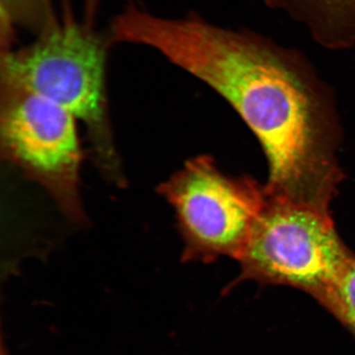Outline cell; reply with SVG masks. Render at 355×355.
<instances>
[{"label":"cell","instance_id":"cell-10","mask_svg":"<svg viewBox=\"0 0 355 355\" xmlns=\"http://www.w3.org/2000/svg\"><path fill=\"white\" fill-rule=\"evenodd\" d=\"M1 355H7L6 352V349H2Z\"/></svg>","mask_w":355,"mask_h":355},{"label":"cell","instance_id":"cell-9","mask_svg":"<svg viewBox=\"0 0 355 355\" xmlns=\"http://www.w3.org/2000/svg\"><path fill=\"white\" fill-rule=\"evenodd\" d=\"M101 0H84L85 2L86 18L89 23H94L96 9Z\"/></svg>","mask_w":355,"mask_h":355},{"label":"cell","instance_id":"cell-4","mask_svg":"<svg viewBox=\"0 0 355 355\" xmlns=\"http://www.w3.org/2000/svg\"><path fill=\"white\" fill-rule=\"evenodd\" d=\"M157 191L173 210L188 263L238 261L266 202L265 184L225 174L205 154L189 159Z\"/></svg>","mask_w":355,"mask_h":355},{"label":"cell","instance_id":"cell-1","mask_svg":"<svg viewBox=\"0 0 355 355\" xmlns=\"http://www.w3.org/2000/svg\"><path fill=\"white\" fill-rule=\"evenodd\" d=\"M111 37L158 51L235 109L265 153L268 198L331 214L345 179L340 120L330 87L300 51L247 28L135 6L114 18Z\"/></svg>","mask_w":355,"mask_h":355},{"label":"cell","instance_id":"cell-2","mask_svg":"<svg viewBox=\"0 0 355 355\" xmlns=\"http://www.w3.org/2000/svg\"><path fill=\"white\" fill-rule=\"evenodd\" d=\"M64 17L19 50L1 51L0 72L49 98L85 128L96 169L110 184L125 189L128 180L116 139L108 92L107 58L111 39L94 24L76 19L69 4Z\"/></svg>","mask_w":355,"mask_h":355},{"label":"cell","instance_id":"cell-3","mask_svg":"<svg viewBox=\"0 0 355 355\" xmlns=\"http://www.w3.org/2000/svg\"><path fill=\"white\" fill-rule=\"evenodd\" d=\"M0 146L4 160L46 191L69 223L88 225L81 195L83 150L76 116L2 72Z\"/></svg>","mask_w":355,"mask_h":355},{"label":"cell","instance_id":"cell-5","mask_svg":"<svg viewBox=\"0 0 355 355\" xmlns=\"http://www.w3.org/2000/svg\"><path fill=\"white\" fill-rule=\"evenodd\" d=\"M354 254L336 232L331 214L266 196L232 286L253 280L292 287L321 304Z\"/></svg>","mask_w":355,"mask_h":355},{"label":"cell","instance_id":"cell-8","mask_svg":"<svg viewBox=\"0 0 355 355\" xmlns=\"http://www.w3.org/2000/svg\"><path fill=\"white\" fill-rule=\"evenodd\" d=\"M355 338V254L321 303Z\"/></svg>","mask_w":355,"mask_h":355},{"label":"cell","instance_id":"cell-6","mask_svg":"<svg viewBox=\"0 0 355 355\" xmlns=\"http://www.w3.org/2000/svg\"><path fill=\"white\" fill-rule=\"evenodd\" d=\"M270 10L300 25L326 50L355 49V0H263Z\"/></svg>","mask_w":355,"mask_h":355},{"label":"cell","instance_id":"cell-7","mask_svg":"<svg viewBox=\"0 0 355 355\" xmlns=\"http://www.w3.org/2000/svg\"><path fill=\"white\" fill-rule=\"evenodd\" d=\"M58 20L51 0H0L1 51L13 49L17 29L38 37Z\"/></svg>","mask_w":355,"mask_h":355}]
</instances>
